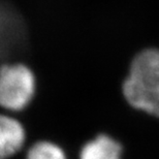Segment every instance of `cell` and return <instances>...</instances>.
Wrapping results in <instances>:
<instances>
[{"mask_svg":"<svg viewBox=\"0 0 159 159\" xmlns=\"http://www.w3.org/2000/svg\"><path fill=\"white\" fill-rule=\"evenodd\" d=\"M122 94L133 109L159 117V50L136 54L122 84Z\"/></svg>","mask_w":159,"mask_h":159,"instance_id":"1","label":"cell"},{"mask_svg":"<svg viewBox=\"0 0 159 159\" xmlns=\"http://www.w3.org/2000/svg\"><path fill=\"white\" fill-rule=\"evenodd\" d=\"M36 93V78L23 63H5L0 66V107L21 112L32 102Z\"/></svg>","mask_w":159,"mask_h":159,"instance_id":"2","label":"cell"},{"mask_svg":"<svg viewBox=\"0 0 159 159\" xmlns=\"http://www.w3.org/2000/svg\"><path fill=\"white\" fill-rule=\"evenodd\" d=\"M26 138V129L20 121L0 114V159H9L20 152Z\"/></svg>","mask_w":159,"mask_h":159,"instance_id":"3","label":"cell"},{"mask_svg":"<svg viewBox=\"0 0 159 159\" xmlns=\"http://www.w3.org/2000/svg\"><path fill=\"white\" fill-rule=\"evenodd\" d=\"M24 36V25L18 12L9 4L0 2V51L4 53Z\"/></svg>","mask_w":159,"mask_h":159,"instance_id":"4","label":"cell"},{"mask_svg":"<svg viewBox=\"0 0 159 159\" xmlns=\"http://www.w3.org/2000/svg\"><path fill=\"white\" fill-rule=\"evenodd\" d=\"M120 143L107 133H99L86 142L80 150L79 159H122Z\"/></svg>","mask_w":159,"mask_h":159,"instance_id":"5","label":"cell"},{"mask_svg":"<svg viewBox=\"0 0 159 159\" xmlns=\"http://www.w3.org/2000/svg\"><path fill=\"white\" fill-rule=\"evenodd\" d=\"M25 159H67L58 144L51 141H39L28 149Z\"/></svg>","mask_w":159,"mask_h":159,"instance_id":"6","label":"cell"}]
</instances>
